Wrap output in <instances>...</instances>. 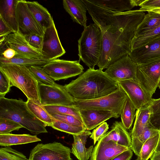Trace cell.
Returning a JSON list of instances; mask_svg holds the SVG:
<instances>
[{
	"mask_svg": "<svg viewBox=\"0 0 160 160\" xmlns=\"http://www.w3.org/2000/svg\"><path fill=\"white\" fill-rule=\"evenodd\" d=\"M94 22L102 33V50L97 65L102 70L129 54L132 41L145 13L140 10L117 12L82 0Z\"/></svg>",
	"mask_w": 160,
	"mask_h": 160,
	"instance_id": "1",
	"label": "cell"
},
{
	"mask_svg": "<svg viewBox=\"0 0 160 160\" xmlns=\"http://www.w3.org/2000/svg\"><path fill=\"white\" fill-rule=\"evenodd\" d=\"M64 87L75 99L88 100L107 95L119 90L117 82L102 70L89 68Z\"/></svg>",
	"mask_w": 160,
	"mask_h": 160,
	"instance_id": "2",
	"label": "cell"
},
{
	"mask_svg": "<svg viewBox=\"0 0 160 160\" xmlns=\"http://www.w3.org/2000/svg\"><path fill=\"white\" fill-rule=\"evenodd\" d=\"M0 118L13 120L35 135L48 132L44 124L30 111L26 102L21 98L0 97Z\"/></svg>",
	"mask_w": 160,
	"mask_h": 160,
	"instance_id": "3",
	"label": "cell"
},
{
	"mask_svg": "<svg viewBox=\"0 0 160 160\" xmlns=\"http://www.w3.org/2000/svg\"><path fill=\"white\" fill-rule=\"evenodd\" d=\"M78 56L89 68L94 69L99 62L102 50L101 30L95 23L84 28L78 40Z\"/></svg>",
	"mask_w": 160,
	"mask_h": 160,
	"instance_id": "4",
	"label": "cell"
},
{
	"mask_svg": "<svg viewBox=\"0 0 160 160\" xmlns=\"http://www.w3.org/2000/svg\"><path fill=\"white\" fill-rule=\"evenodd\" d=\"M0 70L9 78L11 87L15 86L20 89L28 99L41 104L38 90V82L28 67L7 63L0 64Z\"/></svg>",
	"mask_w": 160,
	"mask_h": 160,
	"instance_id": "5",
	"label": "cell"
},
{
	"mask_svg": "<svg viewBox=\"0 0 160 160\" xmlns=\"http://www.w3.org/2000/svg\"><path fill=\"white\" fill-rule=\"evenodd\" d=\"M128 96L120 87L118 90L97 99L79 100L74 98L73 106L78 109H97L111 111L118 117L120 115Z\"/></svg>",
	"mask_w": 160,
	"mask_h": 160,
	"instance_id": "6",
	"label": "cell"
},
{
	"mask_svg": "<svg viewBox=\"0 0 160 160\" xmlns=\"http://www.w3.org/2000/svg\"><path fill=\"white\" fill-rule=\"evenodd\" d=\"M42 68L54 81L67 79L84 72V68L80 63V60L56 59L49 61Z\"/></svg>",
	"mask_w": 160,
	"mask_h": 160,
	"instance_id": "7",
	"label": "cell"
},
{
	"mask_svg": "<svg viewBox=\"0 0 160 160\" xmlns=\"http://www.w3.org/2000/svg\"><path fill=\"white\" fill-rule=\"evenodd\" d=\"M38 82L39 97L42 105L73 106L74 98L64 86L50 85Z\"/></svg>",
	"mask_w": 160,
	"mask_h": 160,
	"instance_id": "8",
	"label": "cell"
},
{
	"mask_svg": "<svg viewBox=\"0 0 160 160\" xmlns=\"http://www.w3.org/2000/svg\"><path fill=\"white\" fill-rule=\"evenodd\" d=\"M137 81L151 97L160 83V59L138 65Z\"/></svg>",
	"mask_w": 160,
	"mask_h": 160,
	"instance_id": "9",
	"label": "cell"
},
{
	"mask_svg": "<svg viewBox=\"0 0 160 160\" xmlns=\"http://www.w3.org/2000/svg\"><path fill=\"white\" fill-rule=\"evenodd\" d=\"M70 149L58 142L38 143L30 151L29 160H72Z\"/></svg>",
	"mask_w": 160,
	"mask_h": 160,
	"instance_id": "10",
	"label": "cell"
},
{
	"mask_svg": "<svg viewBox=\"0 0 160 160\" xmlns=\"http://www.w3.org/2000/svg\"><path fill=\"white\" fill-rule=\"evenodd\" d=\"M16 12L18 32L24 36L35 34L43 37L45 31L29 10L26 1L18 0Z\"/></svg>",
	"mask_w": 160,
	"mask_h": 160,
	"instance_id": "11",
	"label": "cell"
},
{
	"mask_svg": "<svg viewBox=\"0 0 160 160\" xmlns=\"http://www.w3.org/2000/svg\"><path fill=\"white\" fill-rule=\"evenodd\" d=\"M138 64L133 62L128 55L112 64L104 72L110 78L117 82L128 80L137 81Z\"/></svg>",
	"mask_w": 160,
	"mask_h": 160,
	"instance_id": "12",
	"label": "cell"
},
{
	"mask_svg": "<svg viewBox=\"0 0 160 160\" xmlns=\"http://www.w3.org/2000/svg\"><path fill=\"white\" fill-rule=\"evenodd\" d=\"M127 94L136 110L151 106L153 98L142 87L138 81L128 80L117 82Z\"/></svg>",
	"mask_w": 160,
	"mask_h": 160,
	"instance_id": "13",
	"label": "cell"
},
{
	"mask_svg": "<svg viewBox=\"0 0 160 160\" xmlns=\"http://www.w3.org/2000/svg\"><path fill=\"white\" fill-rule=\"evenodd\" d=\"M65 53L53 22L52 25L44 32L43 47L41 50L42 58L50 61L57 59Z\"/></svg>",
	"mask_w": 160,
	"mask_h": 160,
	"instance_id": "14",
	"label": "cell"
},
{
	"mask_svg": "<svg viewBox=\"0 0 160 160\" xmlns=\"http://www.w3.org/2000/svg\"><path fill=\"white\" fill-rule=\"evenodd\" d=\"M6 48L14 50L17 52L16 56L30 58H42L41 52L32 47L26 40L24 36L18 32L11 33L5 38L4 41L0 43Z\"/></svg>",
	"mask_w": 160,
	"mask_h": 160,
	"instance_id": "15",
	"label": "cell"
},
{
	"mask_svg": "<svg viewBox=\"0 0 160 160\" xmlns=\"http://www.w3.org/2000/svg\"><path fill=\"white\" fill-rule=\"evenodd\" d=\"M129 56L138 65L160 59V37L132 50Z\"/></svg>",
	"mask_w": 160,
	"mask_h": 160,
	"instance_id": "16",
	"label": "cell"
},
{
	"mask_svg": "<svg viewBox=\"0 0 160 160\" xmlns=\"http://www.w3.org/2000/svg\"><path fill=\"white\" fill-rule=\"evenodd\" d=\"M129 149L112 140L104 142L100 139L92 150L90 160H111Z\"/></svg>",
	"mask_w": 160,
	"mask_h": 160,
	"instance_id": "17",
	"label": "cell"
},
{
	"mask_svg": "<svg viewBox=\"0 0 160 160\" xmlns=\"http://www.w3.org/2000/svg\"><path fill=\"white\" fill-rule=\"evenodd\" d=\"M78 110L85 127L89 131L111 118H118L115 114L108 110L91 109Z\"/></svg>",
	"mask_w": 160,
	"mask_h": 160,
	"instance_id": "18",
	"label": "cell"
},
{
	"mask_svg": "<svg viewBox=\"0 0 160 160\" xmlns=\"http://www.w3.org/2000/svg\"><path fill=\"white\" fill-rule=\"evenodd\" d=\"M100 139L104 142L112 140L117 144L129 148L131 149L132 147L130 135L120 122H114L111 130L107 132Z\"/></svg>",
	"mask_w": 160,
	"mask_h": 160,
	"instance_id": "19",
	"label": "cell"
},
{
	"mask_svg": "<svg viewBox=\"0 0 160 160\" xmlns=\"http://www.w3.org/2000/svg\"><path fill=\"white\" fill-rule=\"evenodd\" d=\"M62 4L64 9L73 21L84 28L87 26V9L82 0H63Z\"/></svg>",
	"mask_w": 160,
	"mask_h": 160,
	"instance_id": "20",
	"label": "cell"
},
{
	"mask_svg": "<svg viewBox=\"0 0 160 160\" xmlns=\"http://www.w3.org/2000/svg\"><path fill=\"white\" fill-rule=\"evenodd\" d=\"M100 7L117 12L131 10L135 6L139 5L144 0H88Z\"/></svg>",
	"mask_w": 160,
	"mask_h": 160,
	"instance_id": "21",
	"label": "cell"
},
{
	"mask_svg": "<svg viewBox=\"0 0 160 160\" xmlns=\"http://www.w3.org/2000/svg\"><path fill=\"white\" fill-rule=\"evenodd\" d=\"M152 114L150 107L141 110H137L135 121L130 135L132 144L136 142L145 128L151 124Z\"/></svg>",
	"mask_w": 160,
	"mask_h": 160,
	"instance_id": "22",
	"label": "cell"
},
{
	"mask_svg": "<svg viewBox=\"0 0 160 160\" xmlns=\"http://www.w3.org/2000/svg\"><path fill=\"white\" fill-rule=\"evenodd\" d=\"M91 134L89 130L86 129L80 135H72L73 142L71 152L79 160H88L91 156L93 146L87 148L85 145L88 137Z\"/></svg>",
	"mask_w": 160,
	"mask_h": 160,
	"instance_id": "23",
	"label": "cell"
},
{
	"mask_svg": "<svg viewBox=\"0 0 160 160\" xmlns=\"http://www.w3.org/2000/svg\"><path fill=\"white\" fill-rule=\"evenodd\" d=\"M18 0H1L0 17L13 31L18 32L16 7Z\"/></svg>",
	"mask_w": 160,
	"mask_h": 160,
	"instance_id": "24",
	"label": "cell"
},
{
	"mask_svg": "<svg viewBox=\"0 0 160 160\" xmlns=\"http://www.w3.org/2000/svg\"><path fill=\"white\" fill-rule=\"evenodd\" d=\"M26 2L29 10L45 31L52 25L54 22L50 13L45 8L37 2Z\"/></svg>",
	"mask_w": 160,
	"mask_h": 160,
	"instance_id": "25",
	"label": "cell"
},
{
	"mask_svg": "<svg viewBox=\"0 0 160 160\" xmlns=\"http://www.w3.org/2000/svg\"><path fill=\"white\" fill-rule=\"evenodd\" d=\"M36 135L29 134H16L11 133L0 134V145L8 146L41 141Z\"/></svg>",
	"mask_w": 160,
	"mask_h": 160,
	"instance_id": "26",
	"label": "cell"
},
{
	"mask_svg": "<svg viewBox=\"0 0 160 160\" xmlns=\"http://www.w3.org/2000/svg\"><path fill=\"white\" fill-rule=\"evenodd\" d=\"M148 12L138 26L134 37L143 35L160 25V14L152 11Z\"/></svg>",
	"mask_w": 160,
	"mask_h": 160,
	"instance_id": "27",
	"label": "cell"
},
{
	"mask_svg": "<svg viewBox=\"0 0 160 160\" xmlns=\"http://www.w3.org/2000/svg\"><path fill=\"white\" fill-rule=\"evenodd\" d=\"M49 61L42 58H32L18 56H15L11 59L0 57V64L11 63L23 65L28 67L35 66L42 68Z\"/></svg>",
	"mask_w": 160,
	"mask_h": 160,
	"instance_id": "28",
	"label": "cell"
},
{
	"mask_svg": "<svg viewBox=\"0 0 160 160\" xmlns=\"http://www.w3.org/2000/svg\"><path fill=\"white\" fill-rule=\"evenodd\" d=\"M27 106L30 111L46 126L51 127L53 121V117L46 110L43 106L28 99Z\"/></svg>",
	"mask_w": 160,
	"mask_h": 160,
	"instance_id": "29",
	"label": "cell"
},
{
	"mask_svg": "<svg viewBox=\"0 0 160 160\" xmlns=\"http://www.w3.org/2000/svg\"><path fill=\"white\" fill-rule=\"evenodd\" d=\"M136 109L128 97L126 99L121 113L122 123L127 130L132 127L136 117Z\"/></svg>",
	"mask_w": 160,
	"mask_h": 160,
	"instance_id": "30",
	"label": "cell"
},
{
	"mask_svg": "<svg viewBox=\"0 0 160 160\" xmlns=\"http://www.w3.org/2000/svg\"><path fill=\"white\" fill-rule=\"evenodd\" d=\"M160 130L151 124L145 128L136 142L132 144L131 149L138 156L143 144L148 139L159 133Z\"/></svg>",
	"mask_w": 160,
	"mask_h": 160,
	"instance_id": "31",
	"label": "cell"
},
{
	"mask_svg": "<svg viewBox=\"0 0 160 160\" xmlns=\"http://www.w3.org/2000/svg\"><path fill=\"white\" fill-rule=\"evenodd\" d=\"M159 133L148 139L143 144L136 160H148L151 158L157 147Z\"/></svg>",
	"mask_w": 160,
	"mask_h": 160,
	"instance_id": "32",
	"label": "cell"
},
{
	"mask_svg": "<svg viewBox=\"0 0 160 160\" xmlns=\"http://www.w3.org/2000/svg\"><path fill=\"white\" fill-rule=\"evenodd\" d=\"M43 106L47 112L51 115L63 114L71 115L75 117L82 121L79 110L73 106L59 105Z\"/></svg>",
	"mask_w": 160,
	"mask_h": 160,
	"instance_id": "33",
	"label": "cell"
},
{
	"mask_svg": "<svg viewBox=\"0 0 160 160\" xmlns=\"http://www.w3.org/2000/svg\"><path fill=\"white\" fill-rule=\"evenodd\" d=\"M159 37H160V25L143 35L137 37H134L131 42V50L142 46Z\"/></svg>",
	"mask_w": 160,
	"mask_h": 160,
	"instance_id": "34",
	"label": "cell"
},
{
	"mask_svg": "<svg viewBox=\"0 0 160 160\" xmlns=\"http://www.w3.org/2000/svg\"><path fill=\"white\" fill-rule=\"evenodd\" d=\"M52 120L53 122L51 127L53 128L72 135H80L87 129L84 128L71 125L53 117Z\"/></svg>",
	"mask_w": 160,
	"mask_h": 160,
	"instance_id": "35",
	"label": "cell"
},
{
	"mask_svg": "<svg viewBox=\"0 0 160 160\" xmlns=\"http://www.w3.org/2000/svg\"><path fill=\"white\" fill-rule=\"evenodd\" d=\"M0 160H29L22 152L12 148L10 146L0 148Z\"/></svg>",
	"mask_w": 160,
	"mask_h": 160,
	"instance_id": "36",
	"label": "cell"
},
{
	"mask_svg": "<svg viewBox=\"0 0 160 160\" xmlns=\"http://www.w3.org/2000/svg\"><path fill=\"white\" fill-rule=\"evenodd\" d=\"M28 68L38 82H41L45 84L50 85H58L42 69V68L35 66Z\"/></svg>",
	"mask_w": 160,
	"mask_h": 160,
	"instance_id": "37",
	"label": "cell"
},
{
	"mask_svg": "<svg viewBox=\"0 0 160 160\" xmlns=\"http://www.w3.org/2000/svg\"><path fill=\"white\" fill-rule=\"evenodd\" d=\"M23 128L18 123L11 120L0 118V134L10 133L13 131H18Z\"/></svg>",
	"mask_w": 160,
	"mask_h": 160,
	"instance_id": "38",
	"label": "cell"
},
{
	"mask_svg": "<svg viewBox=\"0 0 160 160\" xmlns=\"http://www.w3.org/2000/svg\"><path fill=\"white\" fill-rule=\"evenodd\" d=\"M140 10L152 11L160 14V0H144L139 5Z\"/></svg>",
	"mask_w": 160,
	"mask_h": 160,
	"instance_id": "39",
	"label": "cell"
},
{
	"mask_svg": "<svg viewBox=\"0 0 160 160\" xmlns=\"http://www.w3.org/2000/svg\"><path fill=\"white\" fill-rule=\"evenodd\" d=\"M51 115L56 119L71 125L86 128L83 122L74 116L63 114H55Z\"/></svg>",
	"mask_w": 160,
	"mask_h": 160,
	"instance_id": "40",
	"label": "cell"
},
{
	"mask_svg": "<svg viewBox=\"0 0 160 160\" xmlns=\"http://www.w3.org/2000/svg\"><path fill=\"white\" fill-rule=\"evenodd\" d=\"M29 44L34 48L41 52L43 41V37L33 34L24 36Z\"/></svg>",
	"mask_w": 160,
	"mask_h": 160,
	"instance_id": "41",
	"label": "cell"
},
{
	"mask_svg": "<svg viewBox=\"0 0 160 160\" xmlns=\"http://www.w3.org/2000/svg\"><path fill=\"white\" fill-rule=\"evenodd\" d=\"M108 129V125L107 122H104L94 129L90 135V138L93 140L94 144L107 132Z\"/></svg>",
	"mask_w": 160,
	"mask_h": 160,
	"instance_id": "42",
	"label": "cell"
},
{
	"mask_svg": "<svg viewBox=\"0 0 160 160\" xmlns=\"http://www.w3.org/2000/svg\"><path fill=\"white\" fill-rule=\"evenodd\" d=\"M11 83L9 78L0 70V97H4L10 91Z\"/></svg>",
	"mask_w": 160,
	"mask_h": 160,
	"instance_id": "43",
	"label": "cell"
},
{
	"mask_svg": "<svg viewBox=\"0 0 160 160\" xmlns=\"http://www.w3.org/2000/svg\"><path fill=\"white\" fill-rule=\"evenodd\" d=\"M13 32H14L13 31L0 17V37H6L9 34Z\"/></svg>",
	"mask_w": 160,
	"mask_h": 160,
	"instance_id": "44",
	"label": "cell"
},
{
	"mask_svg": "<svg viewBox=\"0 0 160 160\" xmlns=\"http://www.w3.org/2000/svg\"><path fill=\"white\" fill-rule=\"evenodd\" d=\"M133 155V151L130 148L119 154L111 160H130Z\"/></svg>",
	"mask_w": 160,
	"mask_h": 160,
	"instance_id": "45",
	"label": "cell"
},
{
	"mask_svg": "<svg viewBox=\"0 0 160 160\" xmlns=\"http://www.w3.org/2000/svg\"><path fill=\"white\" fill-rule=\"evenodd\" d=\"M151 123L153 127L159 130L160 129V109L152 114Z\"/></svg>",
	"mask_w": 160,
	"mask_h": 160,
	"instance_id": "46",
	"label": "cell"
},
{
	"mask_svg": "<svg viewBox=\"0 0 160 160\" xmlns=\"http://www.w3.org/2000/svg\"><path fill=\"white\" fill-rule=\"evenodd\" d=\"M0 56L5 58L11 59L17 55L16 52L13 49L7 48L3 51L1 52Z\"/></svg>",
	"mask_w": 160,
	"mask_h": 160,
	"instance_id": "47",
	"label": "cell"
},
{
	"mask_svg": "<svg viewBox=\"0 0 160 160\" xmlns=\"http://www.w3.org/2000/svg\"><path fill=\"white\" fill-rule=\"evenodd\" d=\"M152 113H154L160 109V98L152 99V103L150 106Z\"/></svg>",
	"mask_w": 160,
	"mask_h": 160,
	"instance_id": "48",
	"label": "cell"
},
{
	"mask_svg": "<svg viewBox=\"0 0 160 160\" xmlns=\"http://www.w3.org/2000/svg\"><path fill=\"white\" fill-rule=\"evenodd\" d=\"M150 159L151 160H160V152H154Z\"/></svg>",
	"mask_w": 160,
	"mask_h": 160,
	"instance_id": "49",
	"label": "cell"
},
{
	"mask_svg": "<svg viewBox=\"0 0 160 160\" xmlns=\"http://www.w3.org/2000/svg\"><path fill=\"white\" fill-rule=\"evenodd\" d=\"M159 140L157 145V147L155 150V152H160V129H159Z\"/></svg>",
	"mask_w": 160,
	"mask_h": 160,
	"instance_id": "50",
	"label": "cell"
},
{
	"mask_svg": "<svg viewBox=\"0 0 160 160\" xmlns=\"http://www.w3.org/2000/svg\"><path fill=\"white\" fill-rule=\"evenodd\" d=\"M158 88H160V84H159V86H158Z\"/></svg>",
	"mask_w": 160,
	"mask_h": 160,
	"instance_id": "51",
	"label": "cell"
}]
</instances>
